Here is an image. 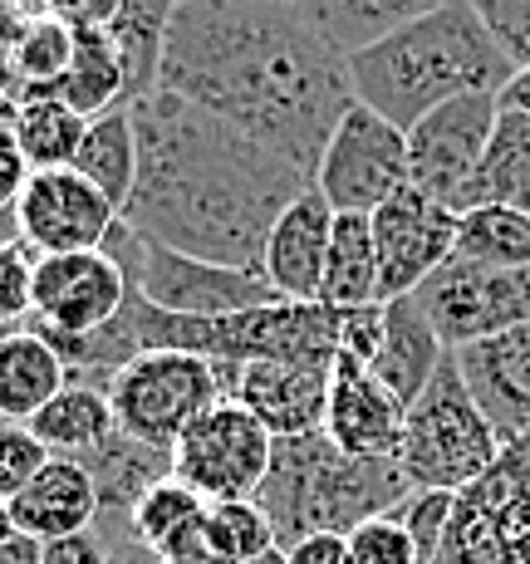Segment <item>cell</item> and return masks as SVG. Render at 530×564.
Wrapping results in <instances>:
<instances>
[{
  "label": "cell",
  "mask_w": 530,
  "mask_h": 564,
  "mask_svg": "<svg viewBox=\"0 0 530 564\" xmlns=\"http://www.w3.org/2000/svg\"><path fill=\"white\" fill-rule=\"evenodd\" d=\"M162 94L207 108L310 182L359 104L349 59L280 0H182L162 45Z\"/></svg>",
  "instance_id": "obj_1"
},
{
  "label": "cell",
  "mask_w": 530,
  "mask_h": 564,
  "mask_svg": "<svg viewBox=\"0 0 530 564\" xmlns=\"http://www.w3.org/2000/svg\"><path fill=\"white\" fill-rule=\"evenodd\" d=\"M133 128L138 182L123 221L167 251L226 270H261L270 226L315 187L285 158L177 94L158 89L133 104Z\"/></svg>",
  "instance_id": "obj_2"
},
{
  "label": "cell",
  "mask_w": 530,
  "mask_h": 564,
  "mask_svg": "<svg viewBox=\"0 0 530 564\" xmlns=\"http://www.w3.org/2000/svg\"><path fill=\"white\" fill-rule=\"evenodd\" d=\"M354 99L408 133L452 99L501 94L516 79L511 59L491 40L472 0L432 10L413 25L374 40L369 50L349 54Z\"/></svg>",
  "instance_id": "obj_3"
},
{
  "label": "cell",
  "mask_w": 530,
  "mask_h": 564,
  "mask_svg": "<svg viewBox=\"0 0 530 564\" xmlns=\"http://www.w3.org/2000/svg\"><path fill=\"white\" fill-rule=\"evenodd\" d=\"M413 496V481L398 462H369L339 452L324 432L280 437L256 501L275 525L280 550L305 535H349L364 520L393 516Z\"/></svg>",
  "instance_id": "obj_4"
},
{
  "label": "cell",
  "mask_w": 530,
  "mask_h": 564,
  "mask_svg": "<svg viewBox=\"0 0 530 564\" xmlns=\"http://www.w3.org/2000/svg\"><path fill=\"white\" fill-rule=\"evenodd\" d=\"M501 432L472 398L467 378H462L457 359H442L437 378L408 403L403 422V447H398V466L413 481V491H467L482 481L501 457Z\"/></svg>",
  "instance_id": "obj_5"
},
{
  "label": "cell",
  "mask_w": 530,
  "mask_h": 564,
  "mask_svg": "<svg viewBox=\"0 0 530 564\" xmlns=\"http://www.w3.org/2000/svg\"><path fill=\"white\" fill-rule=\"evenodd\" d=\"M221 403V373L216 364L182 349H148L133 364H123L108 383V408H113L118 432L148 442V447L172 452L177 437Z\"/></svg>",
  "instance_id": "obj_6"
},
{
  "label": "cell",
  "mask_w": 530,
  "mask_h": 564,
  "mask_svg": "<svg viewBox=\"0 0 530 564\" xmlns=\"http://www.w3.org/2000/svg\"><path fill=\"white\" fill-rule=\"evenodd\" d=\"M432 564H530V437L506 442L491 471L457 491Z\"/></svg>",
  "instance_id": "obj_7"
},
{
  "label": "cell",
  "mask_w": 530,
  "mask_h": 564,
  "mask_svg": "<svg viewBox=\"0 0 530 564\" xmlns=\"http://www.w3.org/2000/svg\"><path fill=\"white\" fill-rule=\"evenodd\" d=\"M275 457V437L241 403L221 398L207 408L172 447V476L202 496L207 506L256 501Z\"/></svg>",
  "instance_id": "obj_8"
},
{
  "label": "cell",
  "mask_w": 530,
  "mask_h": 564,
  "mask_svg": "<svg viewBox=\"0 0 530 564\" xmlns=\"http://www.w3.org/2000/svg\"><path fill=\"white\" fill-rule=\"evenodd\" d=\"M408 182V133L383 113L354 104L324 143L315 167V192L334 206V216H374Z\"/></svg>",
  "instance_id": "obj_9"
},
{
  "label": "cell",
  "mask_w": 530,
  "mask_h": 564,
  "mask_svg": "<svg viewBox=\"0 0 530 564\" xmlns=\"http://www.w3.org/2000/svg\"><path fill=\"white\" fill-rule=\"evenodd\" d=\"M413 300L423 305L447 354H462L472 344L530 324V270L477 265V260L452 256Z\"/></svg>",
  "instance_id": "obj_10"
},
{
  "label": "cell",
  "mask_w": 530,
  "mask_h": 564,
  "mask_svg": "<svg viewBox=\"0 0 530 564\" xmlns=\"http://www.w3.org/2000/svg\"><path fill=\"white\" fill-rule=\"evenodd\" d=\"M496 118H501V94H472L413 123L408 128V182L432 202L462 212V197L496 133Z\"/></svg>",
  "instance_id": "obj_11"
},
{
  "label": "cell",
  "mask_w": 530,
  "mask_h": 564,
  "mask_svg": "<svg viewBox=\"0 0 530 564\" xmlns=\"http://www.w3.org/2000/svg\"><path fill=\"white\" fill-rule=\"evenodd\" d=\"M457 216L452 206L432 202L428 192L403 187L398 197H388L369 216L374 246H378V295L403 300L418 295L432 275L457 251Z\"/></svg>",
  "instance_id": "obj_12"
},
{
  "label": "cell",
  "mask_w": 530,
  "mask_h": 564,
  "mask_svg": "<svg viewBox=\"0 0 530 564\" xmlns=\"http://www.w3.org/2000/svg\"><path fill=\"white\" fill-rule=\"evenodd\" d=\"M118 221H123V212L74 167L30 172L25 192H20V202H15L20 241L35 256L99 251Z\"/></svg>",
  "instance_id": "obj_13"
},
{
  "label": "cell",
  "mask_w": 530,
  "mask_h": 564,
  "mask_svg": "<svg viewBox=\"0 0 530 564\" xmlns=\"http://www.w3.org/2000/svg\"><path fill=\"white\" fill-rule=\"evenodd\" d=\"M128 295H133V285L104 246L99 251L40 256L30 319L50 334H99L104 324L123 314Z\"/></svg>",
  "instance_id": "obj_14"
},
{
  "label": "cell",
  "mask_w": 530,
  "mask_h": 564,
  "mask_svg": "<svg viewBox=\"0 0 530 564\" xmlns=\"http://www.w3.org/2000/svg\"><path fill=\"white\" fill-rule=\"evenodd\" d=\"M143 300L153 310L187 314V319H221V314L280 305V295L270 290L261 270H226L153 241H148V260H143Z\"/></svg>",
  "instance_id": "obj_15"
},
{
  "label": "cell",
  "mask_w": 530,
  "mask_h": 564,
  "mask_svg": "<svg viewBox=\"0 0 530 564\" xmlns=\"http://www.w3.org/2000/svg\"><path fill=\"white\" fill-rule=\"evenodd\" d=\"M221 373V398L241 403L270 437H305L324 427V403H329V373L334 368L305 364H216Z\"/></svg>",
  "instance_id": "obj_16"
},
{
  "label": "cell",
  "mask_w": 530,
  "mask_h": 564,
  "mask_svg": "<svg viewBox=\"0 0 530 564\" xmlns=\"http://www.w3.org/2000/svg\"><path fill=\"white\" fill-rule=\"evenodd\" d=\"M403 422H408V408L369 373V364H354L344 354L334 359L329 403H324V427H320L334 447L349 452V457L398 462Z\"/></svg>",
  "instance_id": "obj_17"
},
{
  "label": "cell",
  "mask_w": 530,
  "mask_h": 564,
  "mask_svg": "<svg viewBox=\"0 0 530 564\" xmlns=\"http://www.w3.org/2000/svg\"><path fill=\"white\" fill-rule=\"evenodd\" d=\"M329 236H334V206L315 187L300 192L280 212V221L270 226L266 251H261V275L270 280V290L280 300H300V305H315L320 300Z\"/></svg>",
  "instance_id": "obj_18"
},
{
  "label": "cell",
  "mask_w": 530,
  "mask_h": 564,
  "mask_svg": "<svg viewBox=\"0 0 530 564\" xmlns=\"http://www.w3.org/2000/svg\"><path fill=\"white\" fill-rule=\"evenodd\" d=\"M452 359L467 378L472 398L491 417V427L501 432V442L530 437V324L496 334L486 344H472Z\"/></svg>",
  "instance_id": "obj_19"
},
{
  "label": "cell",
  "mask_w": 530,
  "mask_h": 564,
  "mask_svg": "<svg viewBox=\"0 0 530 564\" xmlns=\"http://www.w3.org/2000/svg\"><path fill=\"white\" fill-rule=\"evenodd\" d=\"M104 506L94 491L89 471L69 457H50V466L25 486V491L10 501V520H15V535H30L40 545L50 540H69V535H89L99 525Z\"/></svg>",
  "instance_id": "obj_20"
},
{
  "label": "cell",
  "mask_w": 530,
  "mask_h": 564,
  "mask_svg": "<svg viewBox=\"0 0 530 564\" xmlns=\"http://www.w3.org/2000/svg\"><path fill=\"white\" fill-rule=\"evenodd\" d=\"M442 359H447V344L437 339V329H432L423 305H418L413 295L388 300L383 305V344H378V354L369 364V373L378 383L408 408V403H418V393L437 378Z\"/></svg>",
  "instance_id": "obj_21"
},
{
  "label": "cell",
  "mask_w": 530,
  "mask_h": 564,
  "mask_svg": "<svg viewBox=\"0 0 530 564\" xmlns=\"http://www.w3.org/2000/svg\"><path fill=\"white\" fill-rule=\"evenodd\" d=\"M64 388H69V368L35 329V319L0 329V417L30 427Z\"/></svg>",
  "instance_id": "obj_22"
},
{
  "label": "cell",
  "mask_w": 530,
  "mask_h": 564,
  "mask_svg": "<svg viewBox=\"0 0 530 564\" xmlns=\"http://www.w3.org/2000/svg\"><path fill=\"white\" fill-rule=\"evenodd\" d=\"M69 462H79L84 471H89L104 516H133V506L172 476V452L148 447V442L128 437V432H118V427L108 432L99 447L79 452V457H69Z\"/></svg>",
  "instance_id": "obj_23"
},
{
  "label": "cell",
  "mask_w": 530,
  "mask_h": 564,
  "mask_svg": "<svg viewBox=\"0 0 530 564\" xmlns=\"http://www.w3.org/2000/svg\"><path fill=\"white\" fill-rule=\"evenodd\" d=\"M295 6H300V15L349 59V54L369 50L374 40L413 25V20L432 15V10L452 6V0H295Z\"/></svg>",
  "instance_id": "obj_24"
},
{
  "label": "cell",
  "mask_w": 530,
  "mask_h": 564,
  "mask_svg": "<svg viewBox=\"0 0 530 564\" xmlns=\"http://www.w3.org/2000/svg\"><path fill=\"white\" fill-rule=\"evenodd\" d=\"M40 99L69 104L79 118H99V113H113V108H128V69H123V54H118L113 35H108V30H79L64 79L54 84L50 94H40Z\"/></svg>",
  "instance_id": "obj_25"
},
{
  "label": "cell",
  "mask_w": 530,
  "mask_h": 564,
  "mask_svg": "<svg viewBox=\"0 0 530 564\" xmlns=\"http://www.w3.org/2000/svg\"><path fill=\"white\" fill-rule=\"evenodd\" d=\"M467 206H511L530 216V118L516 108H501L496 133L486 143V158L472 177L462 212Z\"/></svg>",
  "instance_id": "obj_26"
},
{
  "label": "cell",
  "mask_w": 530,
  "mask_h": 564,
  "mask_svg": "<svg viewBox=\"0 0 530 564\" xmlns=\"http://www.w3.org/2000/svg\"><path fill=\"white\" fill-rule=\"evenodd\" d=\"M320 305H329V310L383 305V295H378V246H374L369 216H334L329 260H324V280H320Z\"/></svg>",
  "instance_id": "obj_27"
},
{
  "label": "cell",
  "mask_w": 530,
  "mask_h": 564,
  "mask_svg": "<svg viewBox=\"0 0 530 564\" xmlns=\"http://www.w3.org/2000/svg\"><path fill=\"white\" fill-rule=\"evenodd\" d=\"M177 6L182 0H123L118 20L108 25L128 69V108L162 89V45H167V25Z\"/></svg>",
  "instance_id": "obj_28"
},
{
  "label": "cell",
  "mask_w": 530,
  "mask_h": 564,
  "mask_svg": "<svg viewBox=\"0 0 530 564\" xmlns=\"http://www.w3.org/2000/svg\"><path fill=\"white\" fill-rule=\"evenodd\" d=\"M74 172L89 177L94 187L104 192L108 202L123 212L128 197H133L138 182V128H133V108H113V113L89 118L84 128L79 158H74Z\"/></svg>",
  "instance_id": "obj_29"
},
{
  "label": "cell",
  "mask_w": 530,
  "mask_h": 564,
  "mask_svg": "<svg viewBox=\"0 0 530 564\" xmlns=\"http://www.w3.org/2000/svg\"><path fill=\"white\" fill-rule=\"evenodd\" d=\"M113 427L118 422H113V408H108V388H94V383H69L30 422V432L50 447V457H79V452L99 447Z\"/></svg>",
  "instance_id": "obj_30"
},
{
  "label": "cell",
  "mask_w": 530,
  "mask_h": 564,
  "mask_svg": "<svg viewBox=\"0 0 530 564\" xmlns=\"http://www.w3.org/2000/svg\"><path fill=\"white\" fill-rule=\"evenodd\" d=\"M10 128H15V148L30 162V172H50V167H74L89 118H79L60 99H20Z\"/></svg>",
  "instance_id": "obj_31"
},
{
  "label": "cell",
  "mask_w": 530,
  "mask_h": 564,
  "mask_svg": "<svg viewBox=\"0 0 530 564\" xmlns=\"http://www.w3.org/2000/svg\"><path fill=\"white\" fill-rule=\"evenodd\" d=\"M457 260L530 270V216L511 206H467L457 216Z\"/></svg>",
  "instance_id": "obj_32"
},
{
  "label": "cell",
  "mask_w": 530,
  "mask_h": 564,
  "mask_svg": "<svg viewBox=\"0 0 530 564\" xmlns=\"http://www.w3.org/2000/svg\"><path fill=\"white\" fill-rule=\"evenodd\" d=\"M74 40H79V30L60 25V20L35 10V20H30L25 40H20V54H15V104L40 99V94H50L54 84L64 79V69H69V59H74Z\"/></svg>",
  "instance_id": "obj_33"
},
{
  "label": "cell",
  "mask_w": 530,
  "mask_h": 564,
  "mask_svg": "<svg viewBox=\"0 0 530 564\" xmlns=\"http://www.w3.org/2000/svg\"><path fill=\"white\" fill-rule=\"evenodd\" d=\"M197 516H207V501H202L192 486H182L177 476H167V481L153 486V491H148L143 501L133 506V516H128V530H133V545L153 555L162 540L177 535V530L192 525Z\"/></svg>",
  "instance_id": "obj_34"
},
{
  "label": "cell",
  "mask_w": 530,
  "mask_h": 564,
  "mask_svg": "<svg viewBox=\"0 0 530 564\" xmlns=\"http://www.w3.org/2000/svg\"><path fill=\"white\" fill-rule=\"evenodd\" d=\"M207 530L231 564H246L266 550H275V525H270L266 506L261 501H221V506H207Z\"/></svg>",
  "instance_id": "obj_35"
},
{
  "label": "cell",
  "mask_w": 530,
  "mask_h": 564,
  "mask_svg": "<svg viewBox=\"0 0 530 564\" xmlns=\"http://www.w3.org/2000/svg\"><path fill=\"white\" fill-rule=\"evenodd\" d=\"M452 506H457V496L452 491H413L403 506H398V520H403V530L413 535V550H418V564H432L442 550V540H447V525H452Z\"/></svg>",
  "instance_id": "obj_36"
},
{
  "label": "cell",
  "mask_w": 530,
  "mask_h": 564,
  "mask_svg": "<svg viewBox=\"0 0 530 564\" xmlns=\"http://www.w3.org/2000/svg\"><path fill=\"white\" fill-rule=\"evenodd\" d=\"M45 466H50V447L35 432L20 427V422L0 427V501H15Z\"/></svg>",
  "instance_id": "obj_37"
},
{
  "label": "cell",
  "mask_w": 530,
  "mask_h": 564,
  "mask_svg": "<svg viewBox=\"0 0 530 564\" xmlns=\"http://www.w3.org/2000/svg\"><path fill=\"white\" fill-rule=\"evenodd\" d=\"M35 251L25 241H0V329L25 324L35 305Z\"/></svg>",
  "instance_id": "obj_38"
},
{
  "label": "cell",
  "mask_w": 530,
  "mask_h": 564,
  "mask_svg": "<svg viewBox=\"0 0 530 564\" xmlns=\"http://www.w3.org/2000/svg\"><path fill=\"white\" fill-rule=\"evenodd\" d=\"M349 560L354 564H418V550H413V535L403 530L398 516H378V520H364L359 530H349Z\"/></svg>",
  "instance_id": "obj_39"
},
{
  "label": "cell",
  "mask_w": 530,
  "mask_h": 564,
  "mask_svg": "<svg viewBox=\"0 0 530 564\" xmlns=\"http://www.w3.org/2000/svg\"><path fill=\"white\" fill-rule=\"evenodd\" d=\"M472 6L486 20L501 54L511 59V69H530V0H472Z\"/></svg>",
  "instance_id": "obj_40"
},
{
  "label": "cell",
  "mask_w": 530,
  "mask_h": 564,
  "mask_svg": "<svg viewBox=\"0 0 530 564\" xmlns=\"http://www.w3.org/2000/svg\"><path fill=\"white\" fill-rule=\"evenodd\" d=\"M378 344H383V305L339 310V354L354 364H374Z\"/></svg>",
  "instance_id": "obj_41"
},
{
  "label": "cell",
  "mask_w": 530,
  "mask_h": 564,
  "mask_svg": "<svg viewBox=\"0 0 530 564\" xmlns=\"http://www.w3.org/2000/svg\"><path fill=\"white\" fill-rule=\"evenodd\" d=\"M153 560L158 564H231L221 550H216V540L207 530V516H197L192 525H182L177 535L162 540V545L153 550Z\"/></svg>",
  "instance_id": "obj_42"
},
{
  "label": "cell",
  "mask_w": 530,
  "mask_h": 564,
  "mask_svg": "<svg viewBox=\"0 0 530 564\" xmlns=\"http://www.w3.org/2000/svg\"><path fill=\"white\" fill-rule=\"evenodd\" d=\"M30 20H35V10H25L20 0H0V94H10V99H15V54Z\"/></svg>",
  "instance_id": "obj_43"
},
{
  "label": "cell",
  "mask_w": 530,
  "mask_h": 564,
  "mask_svg": "<svg viewBox=\"0 0 530 564\" xmlns=\"http://www.w3.org/2000/svg\"><path fill=\"white\" fill-rule=\"evenodd\" d=\"M123 10V0H40V15L60 20L69 30H108Z\"/></svg>",
  "instance_id": "obj_44"
},
{
  "label": "cell",
  "mask_w": 530,
  "mask_h": 564,
  "mask_svg": "<svg viewBox=\"0 0 530 564\" xmlns=\"http://www.w3.org/2000/svg\"><path fill=\"white\" fill-rule=\"evenodd\" d=\"M25 177H30V162L15 148V128H10V118H0V212H15Z\"/></svg>",
  "instance_id": "obj_45"
},
{
  "label": "cell",
  "mask_w": 530,
  "mask_h": 564,
  "mask_svg": "<svg viewBox=\"0 0 530 564\" xmlns=\"http://www.w3.org/2000/svg\"><path fill=\"white\" fill-rule=\"evenodd\" d=\"M40 564H108V550H104V540L89 530V535L50 540L45 555H40Z\"/></svg>",
  "instance_id": "obj_46"
},
{
  "label": "cell",
  "mask_w": 530,
  "mask_h": 564,
  "mask_svg": "<svg viewBox=\"0 0 530 564\" xmlns=\"http://www.w3.org/2000/svg\"><path fill=\"white\" fill-rule=\"evenodd\" d=\"M285 555H290V564H354L344 535H305L300 545H290Z\"/></svg>",
  "instance_id": "obj_47"
},
{
  "label": "cell",
  "mask_w": 530,
  "mask_h": 564,
  "mask_svg": "<svg viewBox=\"0 0 530 564\" xmlns=\"http://www.w3.org/2000/svg\"><path fill=\"white\" fill-rule=\"evenodd\" d=\"M40 555H45V545L30 535H10L6 545H0V564H40Z\"/></svg>",
  "instance_id": "obj_48"
},
{
  "label": "cell",
  "mask_w": 530,
  "mask_h": 564,
  "mask_svg": "<svg viewBox=\"0 0 530 564\" xmlns=\"http://www.w3.org/2000/svg\"><path fill=\"white\" fill-rule=\"evenodd\" d=\"M501 108H516V113L530 118V69H521L511 84L501 89Z\"/></svg>",
  "instance_id": "obj_49"
},
{
  "label": "cell",
  "mask_w": 530,
  "mask_h": 564,
  "mask_svg": "<svg viewBox=\"0 0 530 564\" xmlns=\"http://www.w3.org/2000/svg\"><path fill=\"white\" fill-rule=\"evenodd\" d=\"M0 241H20V226H15V212H0Z\"/></svg>",
  "instance_id": "obj_50"
},
{
  "label": "cell",
  "mask_w": 530,
  "mask_h": 564,
  "mask_svg": "<svg viewBox=\"0 0 530 564\" xmlns=\"http://www.w3.org/2000/svg\"><path fill=\"white\" fill-rule=\"evenodd\" d=\"M15 535V520H10V501H0V545Z\"/></svg>",
  "instance_id": "obj_51"
},
{
  "label": "cell",
  "mask_w": 530,
  "mask_h": 564,
  "mask_svg": "<svg viewBox=\"0 0 530 564\" xmlns=\"http://www.w3.org/2000/svg\"><path fill=\"white\" fill-rule=\"evenodd\" d=\"M246 564H290V555H285V550H266V555H256V560H246Z\"/></svg>",
  "instance_id": "obj_52"
},
{
  "label": "cell",
  "mask_w": 530,
  "mask_h": 564,
  "mask_svg": "<svg viewBox=\"0 0 530 564\" xmlns=\"http://www.w3.org/2000/svg\"><path fill=\"white\" fill-rule=\"evenodd\" d=\"M0 118H15V99L10 94H0Z\"/></svg>",
  "instance_id": "obj_53"
},
{
  "label": "cell",
  "mask_w": 530,
  "mask_h": 564,
  "mask_svg": "<svg viewBox=\"0 0 530 564\" xmlns=\"http://www.w3.org/2000/svg\"><path fill=\"white\" fill-rule=\"evenodd\" d=\"M20 6H25V10H40V0H20Z\"/></svg>",
  "instance_id": "obj_54"
},
{
  "label": "cell",
  "mask_w": 530,
  "mask_h": 564,
  "mask_svg": "<svg viewBox=\"0 0 530 564\" xmlns=\"http://www.w3.org/2000/svg\"><path fill=\"white\" fill-rule=\"evenodd\" d=\"M280 6H295V0H280Z\"/></svg>",
  "instance_id": "obj_55"
},
{
  "label": "cell",
  "mask_w": 530,
  "mask_h": 564,
  "mask_svg": "<svg viewBox=\"0 0 530 564\" xmlns=\"http://www.w3.org/2000/svg\"><path fill=\"white\" fill-rule=\"evenodd\" d=\"M0 427H10V422H6V417H0Z\"/></svg>",
  "instance_id": "obj_56"
},
{
  "label": "cell",
  "mask_w": 530,
  "mask_h": 564,
  "mask_svg": "<svg viewBox=\"0 0 530 564\" xmlns=\"http://www.w3.org/2000/svg\"><path fill=\"white\" fill-rule=\"evenodd\" d=\"M148 564H158V560H148Z\"/></svg>",
  "instance_id": "obj_57"
}]
</instances>
